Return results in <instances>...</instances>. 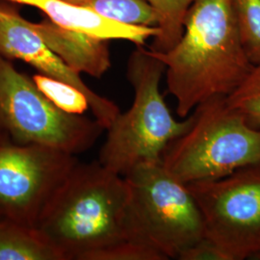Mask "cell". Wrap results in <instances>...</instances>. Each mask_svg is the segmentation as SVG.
<instances>
[{"instance_id":"ffe728a7","label":"cell","mask_w":260,"mask_h":260,"mask_svg":"<svg viewBox=\"0 0 260 260\" xmlns=\"http://www.w3.org/2000/svg\"><path fill=\"white\" fill-rule=\"evenodd\" d=\"M1 11H2V10H1V6H0V13H1Z\"/></svg>"},{"instance_id":"3957f363","label":"cell","mask_w":260,"mask_h":260,"mask_svg":"<svg viewBox=\"0 0 260 260\" xmlns=\"http://www.w3.org/2000/svg\"><path fill=\"white\" fill-rule=\"evenodd\" d=\"M166 66L145 46H136L127 62L126 76L134 90L129 109L114 120L99 161L124 177L142 163L160 161L168 145L192 124V114L178 121L160 92Z\"/></svg>"},{"instance_id":"9c48e42d","label":"cell","mask_w":260,"mask_h":260,"mask_svg":"<svg viewBox=\"0 0 260 260\" xmlns=\"http://www.w3.org/2000/svg\"><path fill=\"white\" fill-rule=\"evenodd\" d=\"M0 55L19 59L38 70L40 74L64 81L80 90L87 96L93 117L105 130L120 115V107L111 100L93 92L70 66L47 46L45 41L18 13L1 7Z\"/></svg>"},{"instance_id":"ac0fdd59","label":"cell","mask_w":260,"mask_h":260,"mask_svg":"<svg viewBox=\"0 0 260 260\" xmlns=\"http://www.w3.org/2000/svg\"><path fill=\"white\" fill-rule=\"evenodd\" d=\"M179 260H231L228 253L216 243L204 237L182 251Z\"/></svg>"},{"instance_id":"9a60e30c","label":"cell","mask_w":260,"mask_h":260,"mask_svg":"<svg viewBox=\"0 0 260 260\" xmlns=\"http://www.w3.org/2000/svg\"><path fill=\"white\" fill-rule=\"evenodd\" d=\"M242 46L253 66L260 64V0H231Z\"/></svg>"},{"instance_id":"2e32d148","label":"cell","mask_w":260,"mask_h":260,"mask_svg":"<svg viewBox=\"0 0 260 260\" xmlns=\"http://www.w3.org/2000/svg\"><path fill=\"white\" fill-rule=\"evenodd\" d=\"M32 78L40 91L61 110L76 115L90 110L87 96L74 86L42 74Z\"/></svg>"},{"instance_id":"7a4b0ae2","label":"cell","mask_w":260,"mask_h":260,"mask_svg":"<svg viewBox=\"0 0 260 260\" xmlns=\"http://www.w3.org/2000/svg\"><path fill=\"white\" fill-rule=\"evenodd\" d=\"M128 186L98 160L77 162L47 204L35 229L63 260H96L126 241Z\"/></svg>"},{"instance_id":"4fadbf2b","label":"cell","mask_w":260,"mask_h":260,"mask_svg":"<svg viewBox=\"0 0 260 260\" xmlns=\"http://www.w3.org/2000/svg\"><path fill=\"white\" fill-rule=\"evenodd\" d=\"M159 18L158 34L152 38L149 49L164 53L172 49L180 40L184 30L188 10L195 0H148Z\"/></svg>"},{"instance_id":"5b68a950","label":"cell","mask_w":260,"mask_h":260,"mask_svg":"<svg viewBox=\"0 0 260 260\" xmlns=\"http://www.w3.org/2000/svg\"><path fill=\"white\" fill-rule=\"evenodd\" d=\"M189 129L173 140L161 161L185 183L226 177L260 164V128L216 96L197 106Z\"/></svg>"},{"instance_id":"52a82bcc","label":"cell","mask_w":260,"mask_h":260,"mask_svg":"<svg viewBox=\"0 0 260 260\" xmlns=\"http://www.w3.org/2000/svg\"><path fill=\"white\" fill-rule=\"evenodd\" d=\"M188 187L202 212L206 238L231 260L260 253V164Z\"/></svg>"},{"instance_id":"d6986e66","label":"cell","mask_w":260,"mask_h":260,"mask_svg":"<svg viewBox=\"0 0 260 260\" xmlns=\"http://www.w3.org/2000/svg\"><path fill=\"white\" fill-rule=\"evenodd\" d=\"M64 1H67V2L72 3V4H75V5H82L89 0H64Z\"/></svg>"},{"instance_id":"ba28073f","label":"cell","mask_w":260,"mask_h":260,"mask_svg":"<svg viewBox=\"0 0 260 260\" xmlns=\"http://www.w3.org/2000/svg\"><path fill=\"white\" fill-rule=\"evenodd\" d=\"M77 162L76 155L19 144L0 131V220L35 228Z\"/></svg>"},{"instance_id":"277c9868","label":"cell","mask_w":260,"mask_h":260,"mask_svg":"<svg viewBox=\"0 0 260 260\" xmlns=\"http://www.w3.org/2000/svg\"><path fill=\"white\" fill-rule=\"evenodd\" d=\"M128 186L124 230L126 239L162 253L178 255L205 237L200 207L188 184L162 161L142 163L124 176Z\"/></svg>"},{"instance_id":"e0dca14e","label":"cell","mask_w":260,"mask_h":260,"mask_svg":"<svg viewBox=\"0 0 260 260\" xmlns=\"http://www.w3.org/2000/svg\"><path fill=\"white\" fill-rule=\"evenodd\" d=\"M226 103L251 125L260 128V64L253 66L243 82L226 96Z\"/></svg>"},{"instance_id":"8fae6325","label":"cell","mask_w":260,"mask_h":260,"mask_svg":"<svg viewBox=\"0 0 260 260\" xmlns=\"http://www.w3.org/2000/svg\"><path fill=\"white\" fill-rule=\"evenodd\" d=\"M30 25L75 72L101 78L111 68L109 41L61 26L49 19Z\"/></svg>"},{"instance_id":"30bf717a","label":"cell","mask_w":260,"mask_h":260,"mask_svg":"<svg viewBox=\"0 0 260 260\" xmlns=\"http://www.w3.org/2000/svg\"><path fill=\"white\" fill-rule=\"evenodd\" d=\"M30 5L43 11L47 18L64 27L74 29L106 41L123 40L135 46H145L147 40L155 37L157 27H139L121 24L106 19L93 10L64 0H8Z\"/></svg>"},{"instance_id":"6da1fadb","label":"cell","mask_w":260,"mask_h":260,"mask_svg":"<svg viewBox=\"0 0 260 260\" xmlns=\"http://www.w3.org/2000/svg\"><path fill=\"white\" fill-rule=\"evenodd\" d=\"M151 52L166 66L168 91L181 119L202 103L230 95L253 68L242 46L231 0H195L177 45L164 53Z\"/></svg>"},{"instance_id":"5bb4252c","label":"cell","mask_w":260,"mask_h":260,"mask_svg":"<svg viewBox=\"0 0 260 260\" xmlns=\"http://www.w3.org/2000/svg\"><path fill=\"white\" fill-rule=\"evenodd\" d=\"M80 6L125 25L158 28L159 24L157 13L148 0H89Z\"/></svg>"},{"instance_id":"7c38bea8","label":"cell","mask_w":260,"mask_h":260,"mask_svg":"<svg viewBox=\"0 0 260 260\" xmlns=\"http://www.w3.org/2000/svg\"><path fill=\"white\" fill-rule=\"evenodd\" d=\"M0 260H63L35 228L0 220Z\"/></svg>"},{"instance_id":"8992f818","label":"cell","mask_w":260,"mask_h":260,"mask_svg":"<svg viewBox=\"0 0 260 260\" xmlns=\"http://www.w3.org/2000/svg\"><path fill=\"white\" fill-rule=\"evenodd\" d=\"M104 130L95 119L58 108L33 78L0 55V131L11 139L77 155L91 149Z\"/></svg>"}]
</instances>
